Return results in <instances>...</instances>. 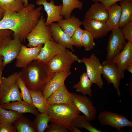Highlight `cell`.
Returning <instances> with one entry per match:
<instances>
[{"instance_id": "6da1fadb", "label": "cell", "mask_w": 132, "mask_h": 132, "mask_svg": "<svg viewBox=\"0 0 132 132\" xmlns=\"http://www.w3.org/2000/svg\"><path fill=\"white\" fill-rule=\"evenodd\" d=\"M42 9L41 6L35 8L34 5L31 4L18 11L5 12L0 21V30H11L13 37L19 38L22 42L25 41L37 23Z\"/></svg>"}, {"instance_id": "7a4b0ae2", "label": "cell", "mask_w": 132, "mask_h": 132, "mask_svg": "<svg viewBox=\"0 0 132 132\" xmlns=\"http://www.w3.org/2000/svg\"><path fill=\"white\" fill-rule=\"evenodd\" d=\"M20 77L29 89L42 91L54 74L47 65L37 60H33L20 71Z\"/></svg>"}, {"instance_id": "3957f363", "label": "cell", "mask_w": 132, "mask_h": 132, "mask_svg": "<svg viewBox=\"0 0 132 132\" xmlns=\"http://www.w3.org/2000/svg\"><path fill=\"white\" fill-rule=\"evenodd\" d=\"M47 113L51 122L61 126L72 131L73 120L80 113L75 106L66 104H50Z\"/></svg>"}, {"instance_id": "277c9868", "label": "cell", "mask_w": 132, "mask_h": 132, "mask_svg": "<svg viewBox=\"0 0 132 132\" xmlns=\"http://www.w3.org/2000/svg\"><path fill=\"white\" fill-rule=\"evenodd\" d=\"M20 74V71L16 72L7 77H1L0 82V105L22 100L17 81Z\"/></svg>"}, {"instance_id": "5b68a950", "label": "cell", "mask_w": 132, "mask_h": 132, "mask_svg": "<svg viewBox=\"0 0 132 132\" xmlns=\"http://www.w3.org/2000/svg\"><path fill=\"white\" fill-rule=\"evenodd\" d=\"M45 22V19L42 14L36 25L26 38L28 47H35L48 41L54 40L49 25H46Z\"/></svg>"}, {"instance_id": "8992f818", "label": "cell", "mask_w": 132, "mask_h": 132, "mask_svg": "<svg viewBox=\"0 0 132 132\" xmlns=\"http://www.w3.org/2000/svg\"><path fill=\"white\" fill-rule=\"evenodd\" d=\"M75 61L81 62V59L67 49L53 58L47 65L52 73L59 71L70 70L72 64Z\"/></svg>"}, {"instance_id": "52a82bcc", "label": "cell", "mask_w": 132, "mask_h": 132, "mask_svg": "<svg viewBox=\"0 0 132 132\" xmlns=\"http://www.w3.org/2000/svg\"><path fill=\"white\" fill-rule=\"evenodd\" d=\"M81 60L85 66L86 72L92 83L102 89L104 84L101 77L102 68L99 59L92 53L89 57H83Z\"/></svg>"}, {"instance_id": "ba28073f", "label": "cell", "mask_w": 132, "mask_h": 132, "mask_svg": "<svg viewBox=\"0 0 132 132\" xmlns=\"http://www.w3.org/2000/svg\"><path fill=\"white\" fill-rule=\"evenodd\" d=\"M103 77L108 84H112L116 90L118 96L121 95L119 88L121 80L125 76V71L119 68L110 61L105 60L101 63Z\"/></svg>"}, {"instance_id": "9c48e42d", "label": "cell", "mask_w": 132, "mask_h": 132, "mask_svg": "<svg viewBox=\"0 0 132 132\" xmlns=\"http://www.w3.org/2000/svg\"><path fill=\"white\" fill-rule=\"evenodd\" d=\"M98 120L102 126L107 125L116 128L119 132L121 129L128 127H132V122L122 115L108 111H104L99 113Z\"/></svg>"}, {"instance_id": "30bf717a", "label": "cell", "mask_w": 132, "mask_h": 132, "mask_svg": "<svg viewBox=\"0 0 132 132\" xmlns=\"http://www.w3.org/2000/svg\"><path fill=\"white\" fill-rule=\"evenodd\" d=\"M21 41L18 38L11 37L0 45V54L3 57L2 66L4 68L17 57L21 49Z\"/></svg>"}, {"instance_id": "8fae6325", "label": "cell", "mask_w": 132, "mask_h": 132, "mask_svg": "<svg viewBox=\"0 0 132 132\" xmlns=\"http://www.w3.org/2000/svg\"><path fill=\"white\" fill-rule=\"evenodd\" d=\"M109 37L106 48V60L110 61L125 47L127 43L120 28L114 30Z\"/></svg>"}, {"instance_id": "7c38bea8", "label": "cell", "mask_w": 132, "mask_h": 132, "mask_svg": "<svg viewBox=\"0 0 132 132\" xmlns=\"http://www.w3.org/2000/svg\"><path fill=\"white\" fill-rule=\"evenodd\" d=\"M72 102L77 109L85 115L90 121L96 117L97 110L91 99L86 95L71 93Z\"/></svg>"}, {"instance_id": "4fadbf2b", "label": "cell", "mask_w": 132, "mask_h": 132, "mask_svg": "<svg viewBox=\"0 0 132 132\" xmlns=\"http://www.w3.org/2000/svg\"><path fill=\"white\" fill-rule=\"evenodd\" d=\"M43 44L32 48L27 47L22 44L20 52L16 58L15 66L23 68L33 61L37 60Z\"/></svg>"}, {"instance_id": "5bb4252c", "label": "cell", "mask_w": 132, "mask_h": 132, "mask_svg": "<svg viewBox=\"0 0 132 132\" xmlns=\"http://www.w3.org/2000/svg\"><path fill=\"white\" fill-rule=\"evenodd\" d=\"M71 74L70 70L55 72L46 84L42 93L47 99L56 90L64 83L66 78Z\"/></svg>"}, {"instance_id": "9a60e30c", "label": "cell", "mask_w": 132, "mask_h": 132, "mask_svg": "<svg viewBox=\"0 0 132 132\" xmlns=\"http://www.w3.org/2000/svg\"><path fill=\"white\" fill-rule=\"evenodd\" d=\"M41 48L37 60L47 65L55 56L66 49L54 40L48 41L44 44Z\"/></svg>"}, {"instance_id": "2e32d148", "label": "cell", "mask_w": 132, "mask_h": 132, "mask_svg": "<svg viewBox=\"0 0 132 132\" xmlns=\"http://www.w3.org/2000/svg\"><path fill=\"white\" fill-rule=\"evenodd\" d=\"M36 3L38 5H42L44 7L47 15L45 23L46 25H49L52 22H57L64 19L63 17L61 15L62 8V4L56 5L53 0H51L49 2H48L47 0H37Z\"/></svg>"}, {"instance_id": "e0dca14e", "label": "cell", "mask_w": 132, "mask_h": 132, "mask_svg": "<svg viewBox=\"0 0 132 132\" xmlns=\"http://www.w3.org/2000/svg\"><path fill=\"white\" fill-rule=\"evenodd\" d=\"M82 25L85 30L91 33L94 39H98L107 35L109 31L106 22L84 19Z\"/></svg>"}, {"instance_id": "ac0fdd59", "label": "cell", "mask_w": 132, "mask_h": 132, "mask_svg": "<svg viewBox=\"0 0 132 132\" xmlns=\"http://www.w3.org/2000/svg\"><path fill=\"white\" fill-rule=\"evenodd\" d=\"M54 40L66 49L74 52L71 38L64 32L57 23L53 22L49 25Z\"/></svg>"}, {"instance_id": "d6986e66", "label": "cell", "mask_w": 132, "mask_h": 132, "mask_svg": "<svg viewBox=\"0 0 132 132\" xmlns=\"http://www.w3.org/2000/svg\"><path fill=\"white\" fill-rule=\"evenodd\" d=\"M92 4L86 12L84 19L106 22L108 17V12L104 5L98 1Z\"/></svg>"}, {"instance_id": "ffe728a7", "label": "cell", "mask_w": 132, "mask_h": 132, "mask_svg": "<svg viewBox=\"0 0 132 132\" xmlns=\"http://www.w3.org/2000/svg\"><path fill=\"white\" fill-rule=\"evenodd\" d=\"M110 61L125 71L132 62V43L127 42L124 49Z\"/></svg>"}, {"instance_id": "44dd1931", "label": "cell", "mask_w": 132, "mask_h": 132, "mask_svg": "<svg viewBox=\"0 0 132 132\" xmlns=\"http://www.w3.org/2000/svg\"><path fill=\"white\" fill-rule=\"evenodd\" d=\"M3 109L11 110L20 114L29 113L36 116L40 113L33 105H31L23 100L13 101L8 103L0 105Z\"/></svg>"}, {"instance_id": "7402d4cb", "label": "cell", "mask_w": 132, "mask_h": 132, "mask_svg": "<svg viewBox=\"0 0 132 132\" xmlns=\"http://www.w3.org/2000/svg\"><path fill=\"white\" fill-rule=\"evenodd\" d=\"M47 100L50 104H66L75 106L71 99V93L67 90L65 83L55 91Z\"/></svg>"}, {"instance_id": "603a6c76", "label": "cell", "mask_w": 132, "mask_h": 132, "mask_svg": "<svg viewBox=\"0 0 132 132\" xmlns=\"http://www.w3.org/2000/svg\"><path fill=\"white\" fill-rule=\"evenodd\" d=\"M108 17L106 22L109 31L119 28V22L121 18V9L117 2L110 6L108 9Z\"/></svg>"}, {"instance_id": "cb8c5ba5", "label": "cell", "mask_w": 132, "mask_h": 132, "mask_svg": "<svg viewBox=\"0 0 132 132\" xmlns=\"http://www.w3.org/2000/svg\"><path fill=\"white\" fill-rule=\"evenodd\" d=\"M57 22L63 30L70 37L82 24V21L74 14L68 18L63 19Z\"/></svg>"}, {"instance_id": "d4e9b609", "label": "cell", "mask_w": 132, "mask_h": 132, "mask_svg": "<svg viewBox=\"0 0 132 132\" xmlns=\"http://www.w3.org/2000/svg\"><path fill=\"white\" fill-rule=\"evenodd\" d=\"M93 84L85 71L80 76L79 82L74 85L73 88L76 91L81 93L83 95H88L92 97L91 87Z\"/></svg>"}, {"instance_id": "484cf974", "label": "cell", "mask_w": 132, "mask_h": 132, "mask_svg": "<svg viewBox=\"0 0 132 132\" xmlns=\"http://www.w3.org/2000/svg\"><path fill=\"white\" fill-rule=\"evenodd\" d=\"M33 105L40 113H47L50 105L42 95V92L29 89Z\"/></svg>"}, {"instance_id": "4316f807", "label": "cell", "mask_w": 132, "mask_h": 132, "mask_svg": "<svg viewBox=\"0 0 132 132\" xmlns=\"http://www.w3.org/2000/svg\"><path fill=\"white\" fill-rule=\"evenodd\" d=\"M120 2L121 12L119 27L121 28L132 20V0H122Z\"/></svg>"}, {"instance_id": "83f0119b", "label": "cell", "mask_w": 132, "mask_h": 132, "mask_svg": "<svg viewBox=\"0 0 132 132\" xmlns=\"http://www.w3.org/2000/svg\"><path fill=\"white\" fill-rule=\"evenodd\" d=\"M62 0V8L61 15L64 19L69 18L74 9H81L82 8L83 2L79 0Z\"/></svg>"}, {"instance_id": "f1b7e54d", "label": "cell", "mask_w": 132, "mask_h": 132, "mask_svg": "<svg viewBox=\"0 0 132 132\" xmlns=\"http://www.w3.org/2000/svg\"><path fill=\"white\" fill-rule=\"evenodd\" d=\"M13 123L17 132H36L33 122L23 115Z\"/></svg>"}, {"instance_id": "f546056e", "label": "cell", "mask_w": 132, "mask_h": 132, "mask_svg": "<svg viewBox=\"0 0 132 132\" xmlns=\"http://www.w3.org/2000/svg\"><path fill=\"white\" fill-rule=\"evenodd\" d=\"M72 126L82 129H85L90 132H103L93 126L84 115H79L74 118L72 122Z\"/></svg>"}, {"instance_id": "4dcf8cb0", "label": "cell", "mask_w": 132, "mask_h": 132, "mask_svg": "<svg viewBox=\"0 0 132 132\" xmlns=\"http://www.w3.org/2000/svg\"><path fill=\"white\" fill-rule=\"evenodd\" d=\"M24 7L22 0H0V7L5 12L18 11Z\"/></svg>"}, {"instance_id": "1f68e13d", "label": "cell", "mask_w": 132, "mask_h": 132, "mask_svg": "<svg viewBox=\"0 0 132 132\" xmlns=\"http://www.w3.org/2000/svg\"><path fill=\"white\" fill-rule=\"evenodd\" d=\"M33 122L36 132H43L47 128L50 118L48 113H39Z\"/></svg>"}, {"instance_id": "d6a6232c", "label": "cell", "mask_w": 132, "mask_h": 132, "mask_svg": "<svg viewBox=\"0 0 132 132\" xmlns=\"http://www.w3.org/2000/svg\"><path fill=\"white\" fill-rule=\"evenodd\" d=\"M22 115L12 110L4 109L0 106V119L1 122L12 124Z\"/></svg>"}, {"instance_id": "836d02e7", "label": "cell", "mask_w": 132, "mask_h": 132, "mask_svg": "<svg viewBox=\"0 0 132 132\" xmlns=\"http://www.w3.org/2000/svg\"><path fill=\"white\" fill-rule=\"evenodd\" d=\"M93 35L88 31L82 30V43L86 51H90L95 46Z\"/></svg>"}, {"instance_id": "e575fe53", "label": "cell", "mask_w": 132, "mask_h": 132, "mask_svg": "<svg viewBox=\"0 0 132 132\" xmlns=\"http://www.w3.org/2000/svg\"><path fill=\"white\" fill-rule=\"evenodd\" d=\"M17 81L21 91L23 100L31 105H33L29 89L20 76L17 78Z\"/></svg>"}, {"instance_id": "d590c367", "label": "cell", "mask_w": 132, "mask_h": 132, "mask_svg": "<svg viewBox=\"0 0 132 132\" xmlns=\"http://www.w3.org/2000/svg\"><path fill=\"white\" fill-rule=\"evenodd\" d=\"M82 29L80 27L76 30L71 37L73 46L78 47H82Z\"/></svg>"}, {"instance_id": "8d00e7d4", "label": "cell", "mask_w": 132, "mask_h": 132, "mask_svg": "<svg viewBox=\"0 0 132 132\" xmlns=\"http://www.w3.org/2000/svg\"><path fill=\"white\" fill-rule=\"evenodd\" d=\"M120 28L126 40L132 43V20Z\"/></svg>"}, {"instance_id": "74e56055", "label": "cell", "mask_w": 132, "mask_h": 132, "mask_svg": "<svg viewBox=\"0 0 132 132\" xmlns=\"http://www.w3.org/2000/svg\"><path fill=\"white\" fill-rule=\"evenodd\" d=\"M47 132H68V130L61 126L51 122L46 128Z\"/></svg>"}, {"instance_id": "f35d334b", "label": "cell", "mask_w": 132, "mask_h": 132, "mask_svg": "<svg viewBox=\"0 0 132 132\" xmlns=\"http://www.w3.org/2000/svg\"><path fill=\"white\" fill-rule=\"evenodd\" d=\"M12 124L1 122L0 124V132H16Z\"/></svg>"}, {"instance_id": "ab89813d", "label": "cell", "mask_w": 132, "mask_h": 132, "mask_svg": "<svg viewBox=\"0 0 132 132\" xmlns=\"http://www.w3.org/2000/svg\"><path fill=\"white\" fill-rule=\"evenodd\" d=\"M12 31L8 29L0 30V45L7 39L11 37Z\"/></svg>"}, {"instance_id": "60d3db41", "label": "cell", "mask_w": 132, "mask_h": 132, "mask_svg": "<svg viewBox=\"0 0 132 132\" xmlns=\"http://www.w3.org/2000/svg\"><path fill=\"white\" fill-rule=\"evenodd\" d=\"M95 2L98 1L102 3L107 10L110 6L122 0H92Z\"/></svg>"}, {"instance_id": "b9f144b4", "label": "cell", "mask_w": 132, "mask_h": 132, "mask_svg": "<svg viewBox=\"0 0 132 132\" xmlns=\"http://www.w3.org/2000/svg\"><path fill=\"white\" fill-rule=\"evenodd\" d=\"M3 57L1 55L0 56V82L1 78L2 77V74L3 68L2 67V61L3 60Z\"/></svg>"}, {"instance_id": "7bdbcfd3", "label": "cell", "mask_w": 132, "mask_h": 132, "mask_svg": "<svg viewBox=\"0 0 132 132\" xmlns=\"http://www.w3.org/2000/svg\"><path fill=\"white\" fill-rule=\"evenodd\" d=\"M126 70L132 73V62H131L127 67Z\"/></svg>"}, {"instance_id": "ee69618b", "label": "cell", "mask_w": 132, "mask_h": 132, "mask_svg": "<svg viewBox=\"0 0 132 132\" xmlns=\"http://www.w3.org/2000/svg\"><path fill=\"white\" fill-rule=\"evenodd\" d=\"M131 79L130 81L129 82V94L130 96H132V89H131V88H132V78H131Z\"/></svg>"}, {"instance_id": "f6af8a7d", "label": "cell", "mask_w": 132, "mask_h": 132, "mask_svg": "<svg viewBox=\"0 0 132 132\" xmlns=\"http://www.w3.org/2000/svg\"><path fill=\"white\" fill-rule=\"evenodd\" d=\"M72 132H81V131L78 128L74 126H72Z\"/></svg>"}, {"instance_id": "bcb514c9", "label": "cell", "mask_w": 132, "mask_h": 132, "mask_svg": "<svg viewBox=\"0 0 132 132\" xmlns=\"http://www.w3.org/2000/svg\"><path fill=\"white\" fill-rule=\"evenodd\" d=\"M4 11L0 7V21L3 18L4 14Z\"/></svg>"}, {"instance_id": "7dc6e473", "label": "cell", "mask_w": 132, "mask_h": 132, "mask_svg": "<svg viewBox=\"0 0 132 132\" xmlns=\"http://www.w3.org/2000/svg\"><path fill=\"white\" fill-rule=\"evenodd\" d=\"M24 7L27 6L29 4L28 3V0H22Z\"/></svg>"}, {"instance_id": "c3c4849f", "label": "cell", "mask_w": 132, "mask_h": 132, "mask_svg": "<svg viewBox=\"0 0 132 132\" xmlns=\"http://www.w3.org/2000/svg\"><path fill=\"white\" fill-rule=\"evenodd\" d=\"M1 123V120L0 119V124Z\"/></svg>"}, {"instance_id": "681fc988", "label": "cell", "mask_w": 132, "mask_h": 132, "mask_svg": "<svg viewBox=\"0 0 132 132\" xmlns=\"http://www.w3.org/2000/svg\"></svg>"}]
</instances>
